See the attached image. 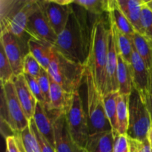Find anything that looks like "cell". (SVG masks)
I'll return each instance as SVG.
<instances>
[{"instance_id":"1","label":"cell","mask_w":152,"mask_h":152,"mask_svg":"<svg viewBox=\"0 0 152 152\" xmlns=\"http://www.w3.org/2000/svg\"><path fill=\"white\" fill-rule=\"evenodd\" d=\"M87 12L73 2L66 26L54 45L65 58L83 65L87 62L91 39L92 25L90 27Z\"/></svg>"},{"instance_id":"2","label":"cell","mask_w":152,"mask_h":152,"mask_svg":"<svg viewBox=\"0 0 152 152\" xmlns=\"http://www.w3.org/2000/svg\"><path fill=\"white\" fill-rule=\"evenodd\" d=\"M111 33L109 19L105 15L96 16L92 23L91 39L86 65L90 68L98 90L106 94V64Z\"/></svg>"},{"instance_id":"3","label":"cell","mask_w":152,"mask_h":152,"mask_svg":"<svg viewBox=\"0 0 152 152\" xmlns=\"http://www.w3.org/2000/svg\"><path fill=\"white\" fill-rule=\"evenodd\" d=\"M49 75L67 92L74 94L79 91L85 79L86 65L72 62L53 48L51 61L48 69Z\"/></svg>"},{"instance_id":"4","label":"cell","mask_w":152,"mask_h":152,"mask_svg":"<svg viewBox=\"0 0 152 152\" xmlns=\"http://www.w3.org/2000/svg\"><path fill=\"white\" fill-rule=\"evenodd\" d=\"M85 82L87 90V107L90 134L111 131V125L105 110L103 95L98 90L90 68L86 65Z\"/></svg>"},{"instance_id":"5","label":"cell","mask_w":152,"mask_h":152,"mask_svg":"<svg viewBox=\"0 0 152 152\" xmlns=\"http://www.w3.org/2000/svg\"><path fill=\"white\" fill-rule=\"evenodd\" d=\"M1 120L13 134L22 132L29 126L13 81L1 84Z\"/></svg>"},{"instance_id":"6","label":"cell","mask_w":152,"mask_h":152,"mask_svg":"<svg viewBox=\"0 0 152 152\" xmlns=\"http://www.w3.org/2000/svg\"><path fill=\"white\" fill-rule=\"evenodd\" d=\"M152 126L151 116L138 92L134 88L129 96V123L127 135L138 140H145Z\"/></svg>"},{"instance_id":"7","label":"cell","mask_w":152,"mask_h":152,"mask_svg":"<svg viewBox=\"0 0 152 152\" xmlns=\"http://www.w3.org/2000/svg\"><path fill=\"white\" fill-rule=\"evenodd\" d=\"M68 130L78 145L85 148L90 136L88 117L83 108L80 93L76 92L74 95L72 105L66 114Z\"/></svg>"},{"instance_id":"8","label":"cell","mask_w":152,"mask_h":152,"mask_svg":"<svg viewBox=\"0 0 152 152\" xmlns=\"http://www.w3.org/2000/svg\"><path fill=\"white\" fill-rule=\"evenodd\" d=\"M28 40L18 38L7 31H1L0 45L10 62L15 77L23 74V60L29 53Z\"/></svg>"},{"instance_id":"9","label":"cell","mask_w":152,"mask_h":152,"mask_svg":"<svg viewBox=\"0 0 152 152\" xmlns=\"http://www.w3.org/2000/svg\"><path fill=\"white\" fill-rule=\"evenodd\" d=\"M26 33L31 38L52 46H54L57 41L58 36L50 27L38 1L28 18Z\"/></svg>"},{"instance_id":"10","label":"cell","mask_w":152,"mask_h":152,"mask_svg":"<svg viewBox=\"0 0 152 152\" xmlns=\"http://www.w3.org/2000/svg\"><path fill=\"white\" fill-rule=\"evenodd\" d=\"M133 88L138 92L143 102H146L151 93V76L147 65L134 47L131 61Z\"/></svg>"},{"instance_id":"11","label":"cell","mask_w":152,"mask_h":152,"mask_svg":"<svg viewBox=\"0 0 152 152\" xmlns=\"http://www.w3.org/2000/svg\"><path fill=\"white\" fill-rule=\"evenodd\" d=\"M38 3L52 29L56 35H59L65 29L69 19L71 4L67 6L60 5L55 2L54 0L38 1Z\"/></svg>"},{"instance_id":"12","label":"cell","mask_w":152,"mask_h":152,"mask_svg":"<svg viewBox=\"0 0 152 152\" xmlns=\"http://www.w3.org/2000/svg\"><path fill=\"white\" fill-rule=\"evenodd\" d=\"M56 152H88L73 139L68 130L66 115L58 116L53 120Z\"/></svg>"},{"instance_id":"13","label":"cell","mask_w":152,"mask_h":152,"mask_svg":"<svg viewBox=\"0 0 152 152\" xmlns=\"http://www.w3.org/2000/svg\"><path fill=\"white\" fill-rule=\"evenodd\" d=\"M74 94L67 92L50 77V104L45 109L53 120L58 116L66 115L72 105Z\"/></svg>"},{"instance_id":"14","label":"cell","mask_w":152,"mask_h":152,"mask_svg":"<svg viewBox=\"0 0 152 152\" xmlns=\"http://www.w3.org/2000/svg\"><path fill=\"white\" fill-rule=\"evenodd\" d=\"M13 82L18 99L23 108L25 116L30 121L34 117L38 101L28 87L24 74H20L15 77Z\"/></svg>"},{"instance_id":"15","label":"cell","mask_w":152,"mask_h":152,"mask_svg":"<svg viewBox=\"0 0 152 152\" xmlns=\"http://www.w3.org/2000/svg\"><path fill=\"white\" fill-rule=\"evenodd\" d=\"M117 63L118 59L117 48L111 31L109 35L108 59L106 64V94L111 91H119L117 82Z\"/></svg>"},{"instance_id":"16","label":"cell","mask_w":152,"mask_h":152,"mask_svg":"<svg viewBox=\"0 0 152 152\" xmlns=\"http://www.w3.org/2000/svg\"><path fill=\"white\" fill-rule=\"evenodd\" d=\"M36 126L39 132L46 138L49 143L55 148L54 131H53V120L49 114L45 106L37 102L35 113L33 117Z\"/></svg>"},{"instance_id":"17","label":"cell","mask_w":152,"mask_h":152,"mask_svg":"<svg viewBox=\"0 0 152 152\" xmlns=\"http://www.w3.org/2000/svg\"><path fill=\"white\" fill-rule=\"evenodd\" d=\"M115 134L113 130L90 134L86 143L88 152H114Z\"/></svg>"},{"instance_id":"18","label":"cell","mask_w":152,"mask_h":152,"mask_svg":"<svg viewBox=\"0 0 152 152\" xmlns=\"http://www.w3.org/2000/svg\"><path fill=\"white\" fill-rule=\"evenodd\" d=\"M117 5L127 17L136 31L142 34L141 28V10L144 0H117Z\"/></svg>"},{"instance_id":"19","label":"cell","mask_w":152,"mask_h":152,"mask_svg":"<svg viewBox=\"0 0 152 152\" xmlns=\"http://www.w3.org/2000/svg\"><path fill=\"white\" fill-rule=\"evenodd\" d=\"M108 18L116 27L125 34L133 38L137 33L124 13L117 5V0H108Z\"/></svg>"},{"instance_id":"20","label":"cell","mask_w":152,"mask_h":152,"mask_svg":"<svg viewBox=\"0 0 152 152\" xmlns=\"http://www.w3.org/2000/svg\"><path fill=\"white\" fill-rule=\"evenodd\" d=\"M117 59V82L119 86V93L123 95H130L134 89L131 65L125 61L118 51Z\"/></svg>"},{"instance_id":"21","label":"cell","mask_w":152,"mask_h":152,"mask_svg":"<svg viewBox=\"0 0 152 152\" xmlns=\"http://www.w3.org/2000/svg\"><path fill=\"white\" fill-rule=\"evenodd\" d=\"M109 19V18H108ZM110 28L115 42L116 48L117 51L123 56L125 61L131 65L132 53L134 50V44L132 39L128 35L120 31L117 27L114 25L112 22L109 20Z\"/></svg>"},{"instance_id":"22","label":"cell","mask_w":152,"mask_h":152,"mask_svg":"<svg viewBox=\"0 0 152 152\" xmlns=\"http://www.w3.org/2000/svg\"><path fill=\"white\" fill-rule=\"evenodd\" d=\"M29 52L39 62L42 68L48 71L51 61L53 46L31 38L28 42Z\"/></svg>"},{"instance_id":"23","label":"cell","mask_w":152,"mask_h":152,"mask_svg":"<svg viewBox=\"0 0 152 152\" xmlns=\"http://www.w3.org/2000/svg\"><path fill=\"white\" fill-rule=\"evenodd\" d=\"M129 96L119 94L117 105V133L127 134L129 123Z\"/></svg>"},{"instance_id":"24","label":"cell","mask_w":152,"mask_h":152,"mask_svg":"<svg viewBox=\"0 0 152 152\" xmlns=\"http://www.w3.org/2000/svg\"><path fill=\"white\" fill-rule=\"evenodd\" d=\"M134 47L150 69L152 65V40L137 32L132 38Z\"/></svg>"},{"instance_id":"25","label":"cell","mask_w":152,"mask_h":152,"mask_svg":"<svg viewBox=\"0 0 152 152\" xmlns=\"http://www.w3.org/2000/svg\"><path fill=\"white\" fill-rule=\"evenodd\" d=\"M20 152H41L37 139L31 132L29 126L22 132L13 134Z\"/></svg>"},{"instance_id":"26","label":"cell","mask_w":152,"mask_h":152,"mask_svg":"<svg viewBox=\"0 0 152 152\" xmlns=\"http://www.w3.org/2000/svg\"><path fill=\"white\" fill-rule=\"evenodd\" d=\"M119 94V91H111L108 92L103 96L105 114L112 128V130L116 132H117V105Z\"/></svg>"},{"instance_id":"27","label":"cell","mask_w":152,"mask_h":152,"mask_svg":"<svg viewBox=\"0 0 152 152\" xmlns=\"http://www.w3.org/2000/svg\"><path fill=\"white\" fill-rule=\"evenodd\" d=\"M74 3L96 16L108 13V0H74Z\"/></svg>"},{"instance_id":"28","label":"cell","mask_w":152,"mask_h":152,"mask_svg":"<svg viewBox=\"0 0 152 152\" xmlns=\"http://www.w3.org/2000/svg\"><path fill=\"white\" fill-rule=\"evenodd\" d=\"M15 77L10 62L5 54L4 48L0 45V79L1 84L13 81Z\"/></svg>"},{"instance_id":"29","label":"cell","mask_w":152,"mask_h":152,"mask_svg":"<svg viewBox=\"0 0 152 152\" xmlns=\"http://www.w3.org/2000/svg\"><path fill=\"white\" fill-rule=\"evenodd\" d=\"M42 68L39 62L30 52L25 55L23 60V74H28L37 78L40 74Z\"/></svg>"},{"instance_id":"30","label":"cell","mask_w":152,"mask_h":152,"mask_svg":"<svg viewBox=\"0 0 152 152\" xmlns=\"http://www.w3.org/2000/svg\"><path fill=\"white\" fill-rule=\"evenodd\" d=\"M39 87L44 94L46 100V105L45 108H48L50 104V77L48 71L42 68L40 74L37 77Z\"/></svg>"},{"instance_id":"31","label":"cell","mask_w":152,"mask_h":152,"mask_svg":"<svg viewBox=\"0 0 152 152\" xmlns=\"http://www.w3.org/2000/svg\"><path fill=\"white\" fill-rule=\"evenodd\" d=\"M141 28L142 35L152 40V12L145 4L141 10Z\"/></svg>"},{"instance_id":"32","label":"cell","mask_w":152,"mask_h":152,"mask_svg":"<svg viewBox=\"0 0 152 152\" xmlns=\"http://www.w3.org/2000/svg\"><path fill=\"white\" fill-rule=\"evenodd\" d=\"M29 127L31 129V132H32V134L37 139L41 152H56L55 148L49 143L46 138L39 132L33 119L29 121Z\"/></svg>"},{"instance_id":"33","label":"cell","mask_w":152,"mask_h":152,"mask_svg":"<svg viewBox=\"0 0 152 152\" xmlns=\"http://www.w3.org/2000/svg\"><path fill=\"white\" fill-rule=\"evenodd\" d=\"M23 74L25 80H26L27 83H28V87H29V88L31 89V92H32L34 96L36 97L37 100L38 101L39 103H41L42 105H43L45 107L46 105L45 98L44 94H43L41 88H40L39 85L37 78H35V77H32V76L31 75H28V74Z\"/></svg>"},{"instance_id":"34","label":"cell","mask_w":152,"mask_h":152,"mask_svg":"<svg viewBox=\"0 0 152 152\" xmlns=\"http://www.w3.org/2000/svg\"><path fill=\"white\" fill-rule=\"evenodd\" d=\"M129 142L130 152H152V148L148 139L145 140H138L129 137Z\"/></svg>"},{"instance_id":"35","label":"cell","mask_w":152,"mask_h":152,"mask_svg":"<svg viewBox=\"0 0 152 152\" xmlns=\"http://www.w3.org/2000/svg\"><path fill=\"white\" fill-rule=\"evenodd\" d=\"M115 140L114 145V152H130L129 137L127 134H119L114 132Z\"/></svg>"},{"instance_id":"36","label":"cell","mask_w":152,"mask_h":152,"mask_svg":"<svg viewBox=\"0 0 152 152\" xmlns=\"http://www.w3.org/2000/svg\"><path fill=\"white\" fill-rule=\"evenodd\" d=\"M6 151L7 152H20L14 135H8L5 137Z\"/></svg>"},{"instance_id":"37","label":"cell","mask_w":152,"mask_h":152,"mask_svg":"<svg viewBox=\"0 0 152 152\" xmlns=\"http://www.w3.org/2000/svg\"><path fill=\"white\" fill-rule=\"evenodd\" d=\"M145 104H146V106L147 108H148V111H149L152 123V94H150L148 95V98H147L146 99V102H145Z\"/></svg>"},{"instance_id":"38","label":"cell","mask_w":152,"mask_h":152,"mask_svg":"<svg viewBox=\"0 0 152 152\" xmlns=\"http://www.w3.org/2000/svg\"><path fill=\"white\" fill-rule=\"evenodd\" d=\"M144 4L152 12V0H144Z\"/></svg>"},{"instance_id":"39","label":"cell","mask_w":152,"mask_h":152,"mask_svg":"<svg viewBox=\"0 0 152 152\" xmlns=\"http://www.w3.org/2000/svg\"><path fill=\"white\" fill-rule=\"evenodd\" d=\"M147 139H148V142H149L150 145H151V147L152 148V126H151V129H150L149 132H148V137H147Z\"/></svg>"},{"instance_id":"40","label":"cell","mask_w":152,"mask_h":152,"mask_svg":"<svg viewBox=\"0 0 152 152\" xmlns=\"http://www.w3.org/2000/svg\"><path fill=\"white\" fill-rule=\"evenodd\" d=\"M149 71H150V76H151V93L150 94H152V65L151 68L149 69Z\"/></svg>"},{"instance_id":"41","label":"cell","mask_w":152,"mask_h":152,"mask_svg":"<svg viewBox=\"0 0 152 152\" xmlns=\"http://www.w3.org/2000/svg\"><path fill=\"white\" fill-rule=\"evenodd\" d=\"M5 152H7V151H5Z\"/></svg>"}]
</instances>
